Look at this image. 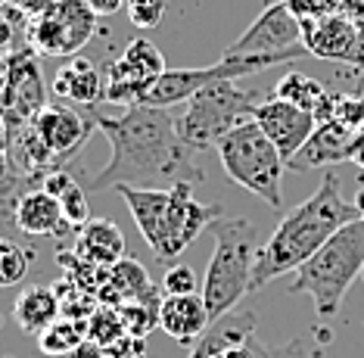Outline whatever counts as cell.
<instances>
[{
  "mask_svg": "<svg viewBox=\"0 0 364 358\" xmlns=\"http://www.w3.org/2000/svg\"><path fill=\"white\" fill-rule=\"evenodd\" d=\"M87 6L97 16H115V13L128 10V0H87Z\"/></svg>",
  "mask_w": 364,
  "mask_h": 358,
  "instance_id": "1f68e13d",
  "label": "cell"
},
{
  "mask_svg": "<svg viewBox=\"0 0 364 358\" xmlns=\"http://www.w3.org/2000/svg\"><path fill=\"white\" fill-rule=\"evenodd\" d=\"M75 256L97 268H112L115 262L125 259V234L109 219H90L85 228H78Z\"/></svg>",
  "mask_w": 364,
  "mask_h": 358,
  "instance_id": "d6986e66",
  "label": "cell"
},
{
  "mask_svg": "<svg viewBox=\"0 0 364 358\" xmlns=\"http://www.w3.org/2000/svg\"><path fill=\"white\" fill-rule=\"evenodd\" d=\"M215 253L203 278V299L212 321L225 318L246 293H252V268L259 256L255 224L246 219H218L212 224Z\"/></svg>",
  "mask_w": 364,
  "mask_h": 358,
  "instance_id": "5b68a950",
  "label": "cell"
},
{
  "mask_svg": "<svg viewBox=\"0 0 364 358\" xmlns=\"http://www.w3.org/2000/svg\"><path fill=\"white\" fill-rule=\"evenodd\" d=\"M16 174H13V162H10V156H6V149H0V187L6 184V181H13Z\"/></svg>",
  "mask_w": 364,
  "mask_h": 358,
  "instance_id": "e575fe53",
  "label": "cell"
},
{
  "mask_svg": "<svg viewBox=\"0 0 364 358\" xmlns=\"http://www.w3.org/2000/svg\"><path fill=\"white\" fill-rule=\"evenodd\" d=\"M274 97H280V100H287V103H296V106H302V110L314 112V119H318L321 106H324V119H330L327 90L321 88V81H314V78H309V75H302V72H287L284 78L277 81Z\"/></svg>",
  "mask_w": 364,
  "mask_h": 358,
  "instance_id": "603a6c76",
  "label": "cell"
},
{
  "mask_svg": "<svg viewBox=\"0 0 364 358\" xmlns=\"http://www.w3.org/2000/svg\"><path fill=\"white\" fill-rule=\"evenodd\" d=\"M165 69L168 65H165V56L156 44H150L146 38L128 41L119 60L103 65V100L106 103H122L125 110L140 106L146 90L153 88V81Z\"/></svg>",
  "mask_w": 364,
  "mask_h": 358,
  "instance_id": "8fae6325",
  "label": "cell"
},
{
  "mask_svg": "<svg viewBox=\"0 0 364 358\" xmlns=\"http://www.w3.org/2000/svg\"><path fill=\"white\" fill-rule=\"evenodd\" d=\"M262 100L255 90L237 88V81H215L187 100L178 119V135L190 149H212L228 131L252 119Z\"/></svg>",
  "mask_w": 364,
  "mask_h": 358,
  "instance_id": "52a82bcc",
  "label": "cell"
},
{
  "mask_svg": "<svg viewBox=\"0 0 364 358\" xmlns=\"http://www.w3.org/2000/svg\"><path fill=\"white\" fill-rule=\"evenodd\" d=\"M13 41V28H10V22L0 16V47H6Z\"/></svg>",
  "mask_w": 364,
  "mask_h": 358,
  "instance_id": "d590c367",
  "label": "cell"
},
{
  "mask_svg": "<svg viewBox=\"0 0 364 358\" xmlns=\"http://www.w3.org/2000/svg\"><path fill=\"white\" fill-rule=\"evenodd\" d=\"M190 181L175 187H131L119 184V196L128 203L131 219L159 262L178 259L184 249L225 215L218 203H200Z\"/></svg>",
  "mask_w": 364,
  "mask_h": 358,
  "instance_id": "3957f363",
  "label": "cell"
},
{
  "mask_svg": "<svg viewBox=\"0 0 364 358\" xmlns=\"http://www.w3.org/2000/svg\"><path fill=\"white\" fill-rule=\"evenodd\" d=\"M159 305L162 302H122L119 318L125 324L128 337H150L153 327H159Z\"/></svg>",
  "mask_w": 364,
  "mask_h": 358,
  "instance_id": "484cf974",
  "label": "cell"
},
{
  "mask_svg": "<svg viewBox=\"0 0 364 358\" xmlns=\"http://www.w3.org/2000/svg\"><path fill=\"white\" fill-rule=\"evenodd\" d=\"M97 128L109 140V162L90 178L94 190L119 184L175 187L181 181L200 184L203 169L193 165V149L178 135V119L162 106H128L122 115H97Z\"/></svg>",
  "mask_w": 364,
  "mask_h": 358,
  "instance_id": "6da1fadb",
  "label": "cell"
},
{
  "mask_svg": "<svg viewBox=\"0 0 364 358\" xmlns=\"http://www.w3.org/2000/svg\"><path fill=\"white\" fill-rule=\"evenodd\" d=\"M97 31V13L87 0H53L28 25V44L41 56H75Z\"/></svg>",
  "mask_w": 364,
  "mask_h": 358,
  "instance_id": "9c48e42d",
  "label": "cell"
},
{
  "mask_svg": "<svg viewBox=\"0 0 364 358\" xmlns=\"http://www.w3.org/2000/svg\"><path fill=\"white\" fill-rule=\"evenodd\" d=\"M364 268V221L355 219L339 228L309 262L296 271L289 293L309 296L321 318H333L355 278Z\"/></svg>",
  "mask_w": 364,
  "mask_h": 358,
  "instance_id": "277c9868",
  "label": "cell"
},
{
  "mask_svg": "<svg viewBox=\"0 0 364 358\" xmlns=\"http://www.w3.org/2000/svg\"><path fill=\"white\" fill-rule=\"evenodd\" d=\"M271 65H284L274 56H230L225 53L215 65H205V69H165L159 78L153 81V88L146 90L144 106H168L175 103H187L196 90H203L205 85H215V81H237L240 75H255L264 72Z\"/></svg>",
  "mask_w": 364,
  "mask_h": 358,
  "instance_id": "ba28073f",
  "label": "cell"
},
{
  "mask_svg": "<svg viewBox=\"0 0 364 358\" xmlns=\"http://www.w3.org/2000/svg\"><path fill=\"white\" fill-rule=\"evenodd\" d=\"M10 4H13L22 16H31V19H35V16H41V13L47 10V6L53 4V0H10Z\"/></svg>",
  "mask_w": 364,
  "mask_h": 358,
  "instance_id": "d6a6232c",
  "label": "cell"
},
{
  "mask_svg": "<svg viewBox=\"0 0 364 358\" xmlns=\"http://www.w3.org/2000/svg\"><path fill=\"white\" fill-rule=\"evenodd\" d=\"M41 187L50 190V194L60 199L63 215H65V221L72 224V231L85 228V224L90 221V203H87V194L78 187V181L72 178V174L65 172V169L47 172L44 178H41Z\"/></svg>",
  "mask_w": 364,
  "mask_h": 358,
  "instance_id": "7402d4cb",
  "label": "cell"
},
{
  "mask_svg": "<svg viewBox=\"0 0 364 358\" xmlns=\"http://www.w3.org/2000/svg\"><path fill=\"white\" fill-rule=\"evenodd\" d=\"M0 149H6V135H4V122H0Z\"/></svg>",
  "mask_w": 364,
  "mask_h": 358,
  "instance_id": "8d00e7d4",
  "label": "cell"
},
{
  "mask_svg": "<svg viewBox=\"0 0 364 358\" xmlns=\"http://www.w3.org/2000/svg\"><path fill=\"white\" fill-rule=\"evenodd\" d=\"M53 94L81 106L97 103V100H103V69H97V63L90 60L72 56V63H65L53 75Z\"/></svg>",
  "mask_w": 364,
  "mask_h": 358,
  "instance_id": "ffe728a7",
  "label": "cell"
},
{
  "mask_svg": "<svg viewBox=\"0 0 364 358\" xmlns=\"http://www.w3.org/2000/svg\"><path fill=\"white\" fill-rule=\"evenodd\" d=\"M305 50L324 60H358V31L339 16L302 19Z\"/></svg>",
  "mask_w": 364,
  "mask_h": 358,
  "instance_id": "2e32d148",
  "label": "cell"
},
{
  "mask_svg": "<svg viewBox=\"0 0 364 358\" xmlns=\"http://www.w3.org/2000/svg\"><path fill=\"white\" fill-rule=\"evenodd\" d=\"M97 299H100V305H112V309H119L122 302H162L156 296L150 274L134 259H122L112 265L103 287L97 290Z\"/></svg>",
  "mask_w": 364,
  "mask_h": 358,
  "instance_id": "ac0fdd59",
  "label": "cell"
},
{
  "mask_svg": "<svg viewBox=\"0 0 364 358\" xmlns=\"http://www.w3.org/2000/svg\"><path fill=\"white\" fill-rule=\"evenodd\" d=\"M28 125L35 128V135L44 140V147L50 149L56 165L63 169V165L87 144L90 131L97 128V119H85V115L78 110H72V106L50 103V106H44Z\"/></svg>",
  "mask_w": 364,
  "mask_h": 358,
  "instance_id": "4fadbf2b",
  "label": "cell"
},
{
  "mask_svg": "<svg viewBox=\"0 0 364 358\" xmlns=\"http://www.w3.org/2000/svg\"><path fill=\"white\" fill-rule=\"evenodd\" d=\"M13 318H16V324H19V330L38 337L41 330L50 327L56 318H63V305H60L56 287L35 284V287L22 290L13 302Z\"/></svg>",
  "mask_w": 364,
  "mask_h": 358,
  "instance_id": "44dd1931",
  "label": "cell"
},
{
  "mask_svg": "<svg viewBox=\"0 0 364 358\" xmlns=\"http://www.w3.org/2000/svg\"><path fill=\"white\" fill-rule=\"evenodd\" d=\"M19 178L6 181L4 187H0V237H6V231L16 228L13 221V212H16V199H19Z\"/></svg>",
  "mask_w": 364,
  "mask_h": 358,
  "instance_id": "f546056e",
  "label": "cell"
},
{
  "mask_svg": "<svg viewBox=\"0 0 364 358\" xmlns=\"http://www.w3.org/2000/svg\"><path fill=\"white\" fill-rule=\"evenodd\" d=\"M212 324V315L205 309V299L196 293L187 296H162L159 305V327L181 346H193Z\"/></svg>",
  "mask_w": 364,
  "mask_h": 358,
  "instance_id": "e0dca14e",
  "label": "cell"
},
{
  "mask_svg": "<svg viewBox=\"0 0 364 358\" xmlns=\"http://www.w3.org/2000/svg\"><path fill=\"white\" fill-rule=\"evenodd\" d=\"M85 339H87V321L56 318L50 327H44L38 334V349L53 358H69Z\"/></svg>",
  "mask_w": 364,
  "mask_h": 358,
  "instance_id": "cb8c5ba5",
  "label": "cell"
},
{
  "mask_svg": "<svg viewBox=\"0 0 364 358\" xmlns=\"http://www.w3.org/2000/svg\"><path fill=\"white\" fill-rule=\"evenodd\" d=\"M165 10H168V0H128V16L137 28L150 31L162 22Z\"/></svg>",
  "mask_w": 364,
  "mask_h": 358,
  "instance_id": "83f0119b",
  "label": "cell"
},
{
  "mask_svg": "<svg viewBox=\"0 0 364 358\" xmlns=\"http://www.w3.org/2000/svg\"><path fill=\"white\" fill-rule=\"evenodd\" d=\"M225 53H230V56H274V60L289 65L296 56L309 53L305 41H302V19L289 10L287 0L268 4L259 19H255Z\"/></svg>",
  "mask_w": 364,
  "mask_h": 358,
  "instance_id": "30bf717a",
  "label": "cell"
},
{
  "mask_svg": "<svg viewBox=\"0 0 364 358\" xmlns=\"http://www.w3.org/2000/svg\"><path fill=\"white\" fill-rule=\"evenodd\" d=\"M361 137L352 125L346 122H327L321 128H314L311 140L302 147V153L289 162V169H299V172H309L314 165H330V162H339V159H355L361 153Z\"/></svg>",
  "mask_w": 364,
  "mask_h": 358,
  "instance_id": "5bb4252c",
  "label": "cell"
},
{
  "mask_svg": "<svg viewBox=\"0 0 364 358\" xmlns=\"http://www.w3.org/2000/svg\"><path fill=\"white\" fill-rule=\"evenodd\" d=\"M69 358H106V346H100L97 339H90V337H87L85 343H81Z\"/></svg>",
  "mask_w": 364,
  "mask_h": 358,
  "instance_id": "836d02e7",
  "label": "cell"
},
{
  "mask_svg": "<svg viewBox=\"0 0 364 358\" xmlns=\"http://www.w3.org/2000/svg\"><path fill=\"white\" fill-rule=\"evenodd\" d=\"M165 293L168 296H187L196 293V274L190 265H168L165 271Z\"/></svg>",
  "mask_w": 364,
  "mask_h": 358,
  "instance_id": "f1b7e54d",
  "label": "cell"
},
{
  "mask_svg": "<svg viewBox=\"0 0 364 358\" xmlns=\"http://www.w3.org/2000/svg\"><path fill=\"white\" fill-rule=\"evenodd\" d=\"M215 153H218L221 169H225V174L234 184L255 194L271 209L284 206V187H280V181H284L287 162L255 119H246L234 131H228L215 144Z\"/></svg>",
  "mask_w": 364,
  "mask_h": 358,
  "instance_id": "8992f818",
  "label": "cell"
},
{
  "mask_svg": "<svg viewBox=\"0 0 364 358\" xmlns=\"http://www.w3.org/2000/svg\"><path fill=\"white\" fill-rule=\"evenodd\" d=\"M13 221H16V231H22V234H28V237H56L60 240L65 234H72V224L65 221L60 199L44 187L26 190V194L16 199Z\"/></svg>",
  "mask_w": 364,
  "mask_h": 358,
  "instance_id": "9a60e30c",
  "label": "cell"
},
{
  "mask_svg": "<svg viewBox=\"0 0 364 358\" xmlns=\"http://www.w3.org/2000/svg\"><path fill=\"white\" fill-rule=\"evenodd\" d=\"M31 262H35V249L13 243L10 237H0V290L22 284L28 278Z\"/></svg>",
  "mask_w": 364,
  "mask_h": 358,
  "instance_id": "d4e9b609",
  "label": "cell"
},
{
  "mask_svg": "<svg viewBox=\"0 0 364 358\" xmlns=\"http://www.w3.org/2000/svg\"><path fill=\"white\" fill-rule=\"evenodd\" d=\"M106 358H150V352H146V339L125 334L119 343L106 346Z\"/></svg>",
  "mask_w": 364,
  "mask_h": 358,
  "instance_id": "4dcf8cb0",
  "label": "cell"
},
{
  "mask_svg": "<svg viewBox=\"0 0 364 358\" xmlns=\"http://www.w3.org/2000/svg\"><path fill=\"white\" fill-rule=\"evenodd\" d=\"M87 337L100 346H112L125 337V324L119 318V309L112 305H97V312L87 318Z\"/></svg>",
  "mask_w": 364,
  "mask_h": 358,
  "instance_id": "4316f807",
  "label": "cell"
},
{
  "mask_svg": "<svg viewBox=\"0 0 364 358\" xmlns=\"http://www.w3.org/2000/svg\"><path fill=\"white\" fill-rule=\"evenodd\" d=\"M0 4H6V0H0Z\"/></svg>",
  "mask_w": 364,
  "mask_h": 358,
  "instance_id": "ab89813d",
  "label": "cell"
},
{
  "mask_svg": "<svg viewBox=\"0 0 364 358\" xmlns=\"http://www.w3.org/2000/svg\"><path fill=\"white\" fill-rule=\"evenodd\" d=\"M252 119L262 125V131L271 137V144L277 147V153L284 156L287 165L302 153V147L309 144L314 128H318L314 112L302 110V106H296V103H287V100H280V97L262 100V103L255 106Z\"/></svg>",
  "mask_w": 364,
  "mask_h": 358,
  "instance_id": "7c38bea8",
  "label": "cell"
},
{
  "mask_svg": "<svg viewBox=\"0 0 364 358\" xmlns=\"http://www.w3.org/2000/svg\"><path fill=\"white\" fill-rule=\"evenodd\" d=\"M355 219H361L358 206L346 203L339 196V178L333 172H327L321 187L305 203L289 209L280 219L268 243L259 246L252 268V293L262 290L268 280L280 278V274L299 271L339 228H346Z\"/></svg>",
  "mask_w": 364,
  "mask_h": 358,
  "instance_id": "7a4b0ae2",
  "label": "cell"
},
{
  "mask_svg": "<svg viewBox=\"0 0 364 358\" xmlns=\"http://www.w3.org/2000/svg\"><path fill=\"white\" fill-rule=\"evenodd\" d=\"M358 159H361V162H364V156H358Z\"/></svg>",
  "mask_w": 364,
  "mask_h": 358,
  "instance_id": "f35d334b",
  "label": "cell"
},
{
  "mask_svg": "<svg viewBox=\"0 0 364 358\" xmlns=\"http://www.w3.org/2000/svg\"><path fill=\"white\" fill-rule=\"evenodd\" d=\"M361 280H364V268H361Z\"/></svg>",
  "mask_w": 364,
  "mask_h": 358,
  "instance_id": "74e56055",
  "label": "cell"
}]
</instances>
